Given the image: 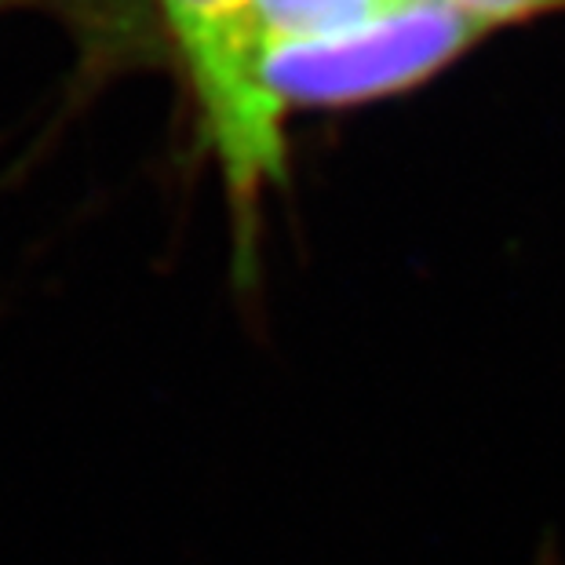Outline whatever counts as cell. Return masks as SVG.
Returning a JSON list of instances; mask_svg holds the SVG:
<instances>
[{"label": "cell", "instance_id": "obj_1", "mask_svg": "<svg viewBox=\"0 0 565 565\" xmlns=\"http://www.w3.org/2000/svg\"><path fill=\"white\" fill-rule=\"evenodd\" d=\"M486 33L449 0H398L358 26L256 44L252 81L288 125L292 114L351 110L419 88Z\"/></svg>", "mask_w": 565, "mask_h": 565}, {"label": "cell", "instance_id": "obj_2", "mask_svg": "<svg viewBox=\"0 0 565 565\" xmlns=\"http://www.w3.org/2000/svg\"><path fill=\"white\" fill-rule=\"evenodd\" d=\"M234 212L237 259H256L259 209L288 175L285 121L252 81V0H153Z\"/></svg>", "mask_w": 565, "mask_h": 565}, {"label": "cell", "instance_id": "obj_3", "mask_svg": "<svg viewBox=\"0 0 565 565\" xmlns=\"http://www.w3.org/2000/svg\"><path fill=\"white\" fill-rule=\"evenodd\" d=\"M391 4H398V0H252V52L263 41L318 38V33L358 26Z\"/></svg>", "mask_w": 565, "mask_h": 565}, {"label": "cell", "instance_id": "obj_4", "mask_svg": "<svg viewBox=\"0 0 565 565\" xmlns=\"http://www.w3.org/2000/svg\"><path fill=\"white\" fill-rule=\"evenodd\" d=\"M22 8H41L63 15L84 41L99 47L103 58H114L128 44V26H125L128 11L121 0H0V15Z\"/></svg>", "mask_w": 565, "mask_h": 565}, {"label": "cell", "instance_id": "obj_5", "mask_svg": "<svg viewBox=\"0 0 565 565\" xmlns=\"http://www.w3.org/2000/svg\"><path fill=\"white\" fill-rule=\"evenodd\" d=\"M471 19L482 22L486 30L508 26V22H525L536 15H551V11H565V0H449Z\"/></svg>", "mask_w": 565, "mask_h": 565}]
</instances>
